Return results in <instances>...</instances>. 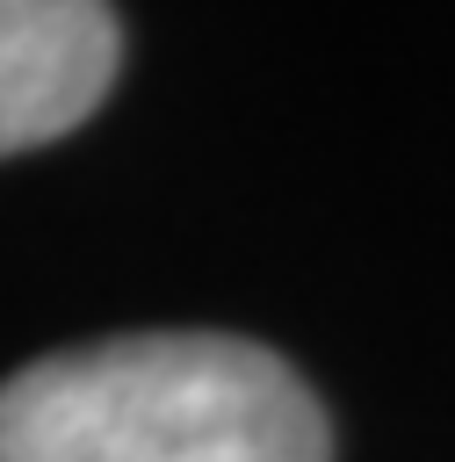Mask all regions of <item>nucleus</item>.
<instances>
[{"mask_svg": "<svg viewBox=\"0 0 455 462\" xmlns=\"http://www.w3.org/2000/svg\"><path fill=\"white\" fill-rule=\"evenodd\" d=\"M0 462H332V426L260 339L123 332L0 383Z\"/></svg>", "mask_w": 455, "mask_h": 462, "instance_id": "obj_1", "label": "nucleus"}, {"mask_svg": "<svg viewBox=\"0 0 455 462\" xmlns=\"http://www.w3.org/2000/svg\"><path fill=\"white\" fill-rule=\"evenodd\" d=\"M123 65V22L94 0H0V159L79 130Z\"/></svg>", "mask_w": 455, "mask_h": 462, "instance_id": "obj_2", "label": "nucleus"}]
</instances>
